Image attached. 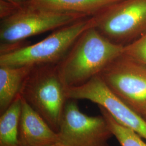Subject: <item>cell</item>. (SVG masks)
<instances>
[{
  "label": "cell",
  "instance_id": "6da1fadb",
  "mask_svg": "<svg viewBox=\"0 0 146 146\" xmlns=\"http://www.w3.org/2000/svg\"><path fill=\"white\" fill-rule=\"evenodd\" d=\"M123 49L124 46L111 41L93 26L78 37L57 64L58 72L67 88L80 86L99 75Z\"/></svg>",
  "mask_w": 146,
  "mask_h": 146
},
{
  "label": "cell",
  "instance_id": "7a4b0ae2",
  "mask_svg": "<svg viewBox=\"0 0 146 146\" xmlns=\"http://www.w3.org/2000/svg\"><path fill=\"white\" fill-rule=\"evenodd\" d=\"M82 14L44 8L27 1L0 22V54L26 44L25 41L47 31H55L80 19Z\"/></svg>",
  "mask_w": 146,
  "mask_h": 146
},
{
  "label": "cell",
  "instance_id": "3957f363",
  "mask_svg": "<svg viewBox=\"0 0 146 146\" xmlns=\"http://www.w3.org/2000/svg\"><path fill=\"white\" fill-rule=\"evenodd\" d=\"M67 87L57 64L34 66L27 76L20 95L56 133L66 102Z\"/></svg>",
  "mask_w": 146,
  "mask_h": 146
},
{
  "label": "cell",
  "instance_id": "277c9868",
  "mask_svg": "<svg viewBox=\"0 0 146 146\" xmlns=\"http://www.w3.org/2000/svg\"><path fill=\"white\" fill-rule=\"evenodd\" d=\"M94 24L92 16L61 27L40 42L0 54V65L37 66L57 64L66 56L78 37Z\"/></svg>",
  "mask_w": 146,
  "mask_h": 146
},
{
  "label": "cell",
  "instance_id": "5b68a950",
  "mask_svg": "<svg viewBox=\"0 0 146 146\" xmlns=\"http://www.w3.org/2000/svg\"><path fill=\"white\" fill-rule=\"evenodd\" d=\"M92 17L101 34L125 46L146 33V0H121Z\"/></svg>",
  "mask_w": 146,
  "mask_h": 146
},
{
  "label": "cell",
  "instance_id": "8992f818",
  "mask_svg": "<svg viewBox=\"0 0 146 146\" xmlns=\"http://www.w3.org/2000/svg\"><path fill=\"white\" fill-rule=\"evenodd\" d=\"M108 87L137 114L146 113V65L122 54L99 74Z\"/></svg>",
  "mask_w": 146,
  "mask_h": 146
},
{
  "label": "cell",
  "instance_id": "52a82bcc",
  "mask_svg": "<svg viewBox=\"0 0 146 146\" xmlns=\"http://www.w3.org/2000/svg\"><path fill=\"white\" fill-rule=\"evenodd\" d=\"M58 133L63 146H110L114 136L103 115L84 114L74 99L66 102Z\"/></svg>",
  "mask_w": 146,
  "mask_h": 146
},
{
  "label": "cell",
  "instance_id": "ba28073f",
  "mask_svg": "<svg viewBox=\"0 0 146 146\" xmlns=\"http://www.w3.org/2000/svg\"><path fill=\"white\" fill-rule=\"evenodd\" d=\"M68 99L87 100L104 107L117 122L135 131L146 141V121L117 96L100 75L83 84L69 87Z\"/></svg>",
  "mask_w": 146,
  "mask_h": 146
},
{
  "label": "cell",
  "instance_id": "9c48e42d",
  "mask_svg": "<svg viewBox=\"0 0 146 146\" xmlns=\"http://www.w3.org/2000/svg\"><path fill=\"white\" fill-rule=\"evenodd\" d=\"M19 125V146H52L60 143L58 133L22 97Z\"/></svg>",
  "mask_w": 146,
  "mask_h": 146
},
{
  "label": "cell",
  "instance_id": "30bf717a",
  "mask_svg": "<svg viewBox=\"0 0 146 146\" xmlns=\"http://www.w3.org/2000/svg\"><path fill=\"white\" fill-rule=\"evenodd\" d=\"M34 67L0 65V114L19 95L25 80Z\"/></svg>",
  "mask_w": 146,
  "mask_h": 146
},
{
  "label": "cell",
  "instance_id": "8fae6325",
  "mask_svg": "<svg viewBox=\"0 0 146 146\" xmlns=\"http://www.w3.org/2000/svg\"><path fill=\"white\" fill-rule=\"evenodd\" d=\"M44 8L63 13L92 17L107 7L121 0H28Z\"/></svg>",
  "mask_w": 146,
  "mask_h": 146
},
{
  "label": "cell",
  "instance_id": "7c38bea8",
  "mask_svg": "<svg viewBox=\"0 0 146 146\" xmlns=\"http://www.w3.org/2000/svg\"><path fill=\"white\" fill-rule=\"evenodd\" d=\"M22 99L16 98L0 116V146H19L18 135Z\"/></svg>",
  "mask_w": 146,
  "mask_h": 146
},
{
  "label": "cell",
  "instance_id": "4fadbf2b",
  "mask_svg": "<svg viewBox=\"0 0 146 146\" xmlns=\"http://www.w3.org/2000/svg\"><path fill=\"white\" fill-rule=\"evenodd\" d=\"M98 107L101 114L104 116L113 136L121 146H146V142L140 136L117 122L104 107Z\"/></svg>",
  "mask_w": 146,
  "mask_h": 146
},
{
  "label": "cell",
  "instance_id": "5bb4252c",
  "mask_svg": "<svg viewBox=\"0 0 146 146\" xmlns=\"http://www.w3.org/2000/svg\"><path fill=\"white\" fill-rule=\"evenodd\" d=\"M123 53L146 65V33L124 46Z\"/></svg>",
  "mask_w": 146,
  "mask_h": 146
},
{
  "label": "cell",
  "instance_id": "9a60e30c",
  "mask_svg": "<svg viewBox=\"0 0 146 146\" xmlns=\"http://www.w3.org/2000/svg\"><path fill=\"white\" fill-rule=\"evenodd\" d=\"M17 7L5 0H0V19H3L12 14Z\"/></svg>",
  "mask_w": 146,
  "mask_h": 146
},
{
  "label": "cell",
  "instance_id": "2e32d148",
  "mask_svg": "<svg viewBox=\"0 0 146 146\" xmlns=\"http://www.w3.org/2000/svg\"><path fill=\"white\" fill-rule=\"evenodd\" d=\"M5 1L9 2L16 6H21L25 4L28 1V0H5Z\"/></svg>",
  "mask_w": 146,
  "mask_h": 146
},
{
  "label": "cell",
  "instance_id": "e0dca14e",
  "mask_svg": "<svg viewBox=\"0 0 146 146\" xmlns=\"http://www.w3.org/2000/svg\"><path fill=\"white\" fill-rule=\"evenodd\" d=\"M63 146V145H62L61 144H60V143H58V144H56V145H53V146Z\"/></svg>",
  "mask_w": 146,
  "mask_h": 146
},
{
  "label": "cell",
  "instance_id": "ac0fdd59",
  "mask_svg": "<svg viewBox=\"0 0 146 146\" xmlns=\"http://www.w3.org/2000/svg\"><path fill=\"white\" fill-rule=\"evenodd\" d=\"M143 118H144V119L146 121V113L145 114V115L143 116Z\"/></svg>",
  "mask_w": 146,
  "mask_h": 146
}]
</instances>
